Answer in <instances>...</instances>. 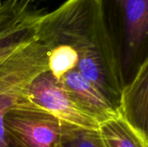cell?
I'll return each mask as SVG.
<instances>
[{
	"mask_svg": "<svg viewBox=\"0 0 148 147\" xmlns=\"http://www.w3.org/2000/svg\"><path fill=\"white\" fill-rule=\"evenodd\" d=\"M36 38L45 45L72 46L79 57L76 70L121 112V72L95 0H67L54 10L42 13Z\"/></svg>",
	"mask_w": 148,
	"mask_h": 147,
	"instance_id": "1",
	"label": "cell"
},
{
	"mask_svg": "<svg viewBox=\"0 0 148 147\" xmlns=\"http://www.w3.org/2000/svg\"><path fill=\"white\" fill-rule=\"evenodd\" d=\"M124 87L148 57V0H95Z\"/></svg>",
	"mask_w": 148,
	"mask_h": 147,
	"instance_id": "2",
	"label": "cell"
},
{
	"mask_svg": "<svg viewBox=\"0 0 148 147\" xmlns=\"http://www.w3.org/2000/svg\"><path fill=\"white\" fill-rule=\"evenodd\" d=\"M49 49L37 38L25 45L0 65V147H12L4 128L7 113L29 101L31 81L48 70Z\"/></svg>",
	"mask_w": 148,
	"mask_h": 147,
	"instance_id": "3",
	"label": "cell"
},
{
	"mask_svg": "<svg viewBox=\"0 0 148 147\" xmlns=\"http://www.w3.org/2000/svg\"><path fill=\"white\" fill-rule=\"evenodd\" d=\"M65 124L29 100L11 108L4 119L12 147H62Z\"/></svg>",
	"mask_w": 148,
	"mask_h": 147,
	"instance_id": "4",
	"label": "cell"
},
{
	"mask_svg": "<svg viewBox=\"0 0 148 147\" xmlns=\"http://www.w3.org/2000/svg\"><path fill=\"white\" fill-rule=\"evenodd\" d=\"M29 101L61 121L87 130H99L100 124L82 111L72 101L61 80L49 70L39 74L28 90Z\"/></svg>",
	"mask_w": 148,
	"mask_h": 147,
	"instance_id": "5",
	"label": "cell"
},
{
	"mask_svg": "<svg viewBox=\"0 0 148 147\" xmlns=\"http://www.w3.org/2000/svg\"><path fill=\"white\" fill-rule=\"evenodd\" d=\"M42 12L22 0H6L0 7V65L36 39Z\"/></svg>",
	"mask_w": 148,
	"mask_h": 147,
	"instance_id": "6",
	"label": "cell"
},
{
	"mask_svg": "<svg viewBox=\"0 0 148 147\" xmlns=\"http://www.w3.org/2000/svg\"><path fill=\"white\" fill-rule=\"evenodd\" d=\"M60 80L75 104L100 125L122 115L103 94L76 69L68 72Z\"/></svg>",
	"mask_w": 148,
	"mask_h": 147,
	"instance_id": "7",
	"label": "cell"
},
{
	"mask_svg": "<svg viewBox=\"0 0 148 147\" xmlns=\"http://www.w3.org/2000/svg\"><path fill=\"white\" fill-rule=\"evenodd\" d=\"M121 113L148 143V57L124 87Z\"/></svg>",
	"mask_w": 148,
	"mask_h": 147,
	"instance_id": "8",
	"label": "cell"
},
{
	"mask_svg": "<svg viewBox=\"0 0 148 147\" xmlns=\"http://www.w3.org/2000/svg\"><path fill=\"white\" fill-rule=\"evenodd\" d=\"M99 133L106 147H148L142 135L122 115L102 123Z\"/></svg>",
	"mask_w": 148,
	"mask_h": 147,
	"instance_id": "9",
	"label": "cell"
},
{
	"mask_svg": "<svg viewBox=\"0 0 148 147\" xmlns=\"http://www.w3.org/2000/svg\"><path fill=\"white\" fill-rule=\"evenodd\" d=\"M46 46L49 49L48 70L56 79L60 80L68 72L76 69L79 57L72 46L65 43Z\"/></svg>",
	"mask_w": 148,
	"mask_h": 147,
	"instance_id": "10",
	"label": "cell"
},
{
	"mask_svg": "<svg viewBox=\"0 0 148 147\" xmlns=\"http://www.w3.org/2000/svg\"><path fill=\"white\" fill-rule=\"evenodd\" d=\"M62 147H106L99 130H87L68 124L64 126Z\"/></svg>",
	"mask_w": 148,
	"mask_h": 147,
	"instance_id": "11",
	"label": "cell"
},
{
	"mask_svg": "<svg viewBox=\"0 0 148 147\" xmlns=\"http://www.w3.org/2000/svg\"><path fill=\"white\" fill-rule=\"evenodd\" d=\"M22 1H24V2H27V3H29V2H34V1H39V0H22Z\"/></svg>",
	"mask_w": 148,
	"mask_h": 147,
	"instance_id": "12",
	"label": "cell"
},
{
	"mask_svg": "<svg viewBox=\"0 0 148 147\" xmlns=\"http://www.w3.org/2000/svg\"><path fill=\"white\" fill-rule=\"evenodd\" d=\"M2 3H3V2H2V1L0 0V7H1V5H2Z\"/></svg>",
	"mask_w": 148,
	"mask_h": 147,
	"instance_id": "13",
	"label": "cell"
}]
</instances>
